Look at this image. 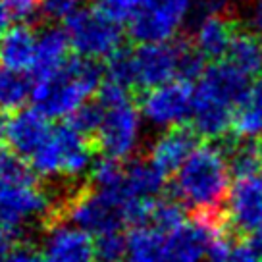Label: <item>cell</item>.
I'll use <instances>...</instances> for the list:
<instances>
[{"mask_svg":"<svg viewBox=\"0 0 262 262\" xmlns=\"http://www.w3.org/2000/svg\"><path fill=\"white\" fill-rule=\"evenodd\" d=\"M249 77L228 62L208 66L196 79L193 125L205 139H220L228 133L249 95Z\"/></svg>","mask_w":262,"mask_h":262,"instance_id":"cell-1","label":"cell"},{"mask_svg":"<svg viewBox=\"0 0 262 262\" xmlns=\"http://www.w3.org/2000/svg\"><path fill=\"white\" fill-rule=\"evenodd\" d=\"M231 168L226 150L214 145H201L189 156L173 178V193L185 206L199 214H216L228 201L231 189Z\"/></svg>","mask_w":262,"mask_h":262,"instance_id":"cell-2","label":"cell"},{"mask_svg":"<svg viewBox=\"0 0 262 262\" xmlns=\"http://www.w3.org/2000/svg\"><path fill=\"white\" fill-rule=\"evenodd\" d=\"M102 72L97 62L91 60H68L56 74L37 79L33 85L35 108L49 120L72 118L87 98L100 91Z\"/></svg>","mask_w":262,"mask_h":262,"instance_id":"cell-3","label":"cell"},{"mask_svg":"<svg viewBox=\"0 0 262 262\" xmlns=\"http://www.w3.org/2000/svg\"><path fill=\"white\" fill-rule=\"evenodd\" d=\"M205 58L183 42L143 45L131 52V79L141 89H155L173 79L189 81L205 74Z\"/></svg>","mask_w":262,"mask_h":262,"instance_id":"cell-4","label":"cell"},{"mask_svg":"<svg viewBox=\"0 0 262 262\" xmlns=\"http://www.w3.org/2000/svg\"><path fill=\"white\" fill-rule=\"evenodd\" d=\"M87 135L64 123L50 131L49 139L31 156L33 170L45 180H79L95 168Z\"/></svg>","mask_w":262,"mask_h":262,"instance_id":"cell-5","label":"cell"},{"mask_svg":"<svg viewBox=\"0 0 262 262\" xmlns=\"http://www.w3.org/2000/svg\"><path fill=\"white\" fill-rule=\"evenodd\" d=\"M70 47L83 60H110L122 50V29L98 8H81L66 21Z\"/></svg>","mask_w":262,"mask_h":262,"instance_id":"cell-6","label":"cell"},{"mask_svg":"<svg viewBox=\"0 0 262 262\" xmlns=\"http://www.w3.org/2000/svg\"><path fill=\"white\" fill-rule=\"evenodd\" d=\"M52 210V196L33 176L0 180V224L10 231H21L45 220Z\"/></svg>","mask_w":262,"mask_h":262,"instance_id":"cell-7","label":"cell"},{"mask_svg":"<svg viewBox=\"0 0 262 262\" xmlns=\"http://www.w3.org/2000/svg\"><path fill=\"white\" fill-rule=\"evenodd\" d=\"M145 133V120L137 106L129 100L122 104L104 108V116L97 131L98 147L104 158L127 160L139 150Z\"/></svg>","mask_w":262,"mask_h":262,"instance_id":"cell-8","label":"cell"},{"mask_svg":"<svg viewBox=\"0 0 262 262\" xmlns=\"http://www.w3.org/2000/svg\"><path fill=\"white\" fill-rule=\"evenodd\" d=\"M195 10V0H147L129 21L133 41L143 45L172 42Z\"/></svg>","mask_w":262,"mask_h":262,"instance_id":"cell-9","label":"cell"},{"mask_svg":"<svg viewBox=\"0 0 262 262\" xmlns=\"http://www.w3.org/2000/svg\"><path fill=\"white\" fill-rule=\"evenodd\" d=\"M195 87L189 81L173 79L143 93L139 110L145 123L160 131L181 127L193 116Z\"/></svg>","mask_w":262,"mask_h":262,"instance_id":"cell-10","label":"cell"},{"mask_svg":"<svg viewBox=\"0 0 262 262\" xmlns=\"http://www.w3.org/2000/svg\"><path fill=\"white\" fill-rule=\"evenodd\" d=\"M68 218L89 235L100 237L110 231H120L125 222V206L116 196L100 191H91L75 196L70 203Z\"/></svg>","mask_w":262,"mask_h":262,"instance_id":"cell-11","label":"cell"},{"mask_svg":"<svg viewBox=\"0 0 262 262\" xmlns=\"http://www.w3.org/2000/svg\"><path fill=\"white\" fill-rule=\"evenodd\" d=\"M220 220L214 214H201L195 222L164 235L160 262H206V251Z\"/></svg>","mask_w":262,"mask_h":262,"instance_id":"cell-12","label":"cell"},{"mask_svg":"<svg viewBox=\"0 0 262 262\" xmlns=\"http://www.w3.org/2000/svg\"><path fill=\"white\" fill-rule=\"evenodd\" d=\"M47 262H98L95 241L72 222H56L42 235Z\"/></svg>","mask_w":262,"mask_h":262,"instance_id":"cell-13","label":"cell"},{"mask_svg":"<svg viewBox=\"0 0 262 262\" xmlns=\"http://www.w3.org/2000/svg\"><path fill=\"white\" fill-rule=\"evenodd\" d=\"M229 226L241 233L262 231V180L256 176L237 178L229 189L228 201Z\"/></svg>","mask_w":262,"mask_h":262,"instance_id":"cell-14","label":"cell"},{"mask_svg":"<svg viewBox=\"0 0 262 262\" xmlns=\"http://www.w3.org/2000/svg\"><path fill=\"white\" fill-rule=\"evenodd\" d=\"M196 150L195 131L187 127L162 131L148 147V162L164 176L178 173L180 168Z\"/></svg>","mask_w":262,"mask_h":262,"instance_id":"cell-15","label":"cell"},{"mask_svg":"<svg viewBox=\"0 0 262 262\" xmlns=\"http://www.w3.org/2000/svg\"><path fill=\"white\" fill-rule=\"evenodd\" d=\"M50 131L52 127L49 123V118L41 114L37 108H27L17 112L10 120L8 141L17 155L31 158L42 147V143L49 139Z\"/></svg>","mask_w":262,"mask_h":262,"instance_id":"cell-16","label":"cell"},{"mask_svg":"<svg viewBox=\"0 0 262 262\" xmlns=\"http://www.w3.org/2000/svg\"><path fill=\"white\" fill-rule=\"evenodd\" d=\"M235 35L237 33L228 16L199 17L193 33V49L203 58L220 60L228 56Z\"/></svg>","mask_w":262,"mask_h":262,"instance_id":"cell-17","label":"cell"},{"mask_svg":"<svg viewBox=\"0 0 262 262\" xmlns=\"http://www.w3.org/2000/svg\"><path fill=\"white\" fill-rule=\"evenodd\" d=\"M37 33L29 25L16 24L0 41V68L25 74L35 66Z\"/></svg>","mask_w":262,"mask_h":262,"instance_id":"cell-18","label":"cell"},{"mask_svg":"<svg viewBox=\"0 0 262 262\" xmlns=\"http://www.w3.org/2000/svg\"><path fill=\"white\" fill-rule=\"evenodd\" d=\"M68 49L70 41L64 29L47 27L37 35V50H35V66L33 72L37 79L56 74L60 68L68 64Z\"/></svg>","mask_w":262,"mask_h":262,"instance_id":"cell-19","label":"cell"},{"mask_svg":"<svg viewBox=\"0 0 262 262\" xmlns=\"http://www.w3.org/2000/svg\"><path fill=\"white\" fill-rule=\"evenodd\" d=\"M164 176L148 162H131L123 173V199L125 206L137 201H156L164 187Z\"/></svg>","mask_w":262,"mask_h":262,"instance_id":"cell-20","label":"cell"},{"mask_svg":"<svg viewBox=\"0 0 262 262\" xmlns=\"http://www.w3.org/2000/svg\"><path fill=\"white\" fill-rule=\"evenodd\" d=\"M226 62L231 64L245 77H260L262 75V35L254 31L237 33L231 42Z\"/></svg>","mask_w":262,"mask_h":262,"instance_id":"cell-21","label":"cell"},{"mask_svg":"<svg viewBox=\"0 0 262 262\" xmlns=\"http://www.w3.org/2000/svg\"><path fill=\"white\" fill-rule=\"evenodd\" d=\"M233 129L239 139L256 141L262 137V75L249 87V95L235 116Z\"/></svg>","mask_w":262,"mask_h":262,"instance_id":"cell-22","label":"cell"},{"mask_svg":"<svg viewBox=\"0 0 262 262\" xmlns=\"http://www.w3.org/2000/svg\"><path fill=\"white\" fill-rule=\"evenodd\" d=\"M33 98V85L25 74L0 68V112H21Z\"/></svg>","mask_w":262,"mask_h":262,"instance_id":"cell-23","label":"cell"},{"mask_svg":"<svg viewBox=\"0 0 262 262\" xmlns=\"http://www.w3.org/2000/svg\"><path fill=\"white\" fill-rule=\"evenodd\" d=\"M164 235L148 226H137L127 235L125 262H160Z\"/></svg>","mask_w":262,"mask_h":262,"instance_id":"cell-24","label":"cell"},{"mask_svg":"<svg viewBox=\"0 0 262 262\" xmlns=\"http://www.w3.org/2000/svg\"><path fill=\"white\" fill-rule=\"evenodd\" d=\"M226 155H228L231 173H235L237 178H249L260 172L262 148L256 145V141L241 139L239 143L228 147Z\"/></svg>","mask_w":262,"mask_h":262,"instance_id":"cell-25","label":"cell"},{"mask_svg":"<svg viewBox=\"0 0 262 262\" xmlns=\"http://www.w3.org/2000/svg\"><path fill=\"white\" fill-rule=\"evenodd\" d=\"M123 173H125V168H122L120 162L110 160V158L98 160L95 164V168H93V172H91V178H93V183H95V191L116 196L125 206V199H123Z\"/></svg>","mask_w":262,"mask_h":262,"instance_id":"cell-26","label":"cell"},{"mask_svg":"<svg viewBox=\"0 0 262 262\" xmlns=\"http://www.w3.org/2000/svg\"><path fill=\"white\" fill-rule=\"evenodd\" d=\"M183 224H185V210L178 201H158L156 199L147 222L148 228L160 231L162 235H168L173 229L181 228Z\"/></svg>","mask_w":262,"mask_h":262,"instance_id":"cell-27","label":"cell"},{"mask_svg":"<svg viewBox=\"0 0 262 262\" xmlns=\"http://www.w3.org/2000/svg\"><path fill=\"white\" fill-rule=\"evenodd\" d=\"M125 251H127V237H123L122 231H110L95 241L98 262H122L125 260Z\"/></svg>","mask_w":262,"mask_h":262,"instance_id":"cell-28","label":"cell"},{"mask_svg":"<svg viewBox=\"0 0 262 262\" xmlns=\"http://www.w3.org/2000/svg\"><path fill=\"white\" fill-rule=\"evenodd\" d=\"M147 0H98V10L106 14L112 21L122 24V21H131L137 16V12L143 8Z\"/></svg>","mask_w":262,"mask_h":262,"instance_id":"cell-29","label":"cell"},{"mask_svg":"<svg viewBox=\"0 0 262 262\" xmlns=\"http://www.w3.org/2000/svg\"><path fill=\"white\" fill-rule=\"evenodd\" d=\"M102 116H104V108L100 102L97 104H85L70 118V123L74 125L75 129H79L81 133H91V131H98L100 122H102Z\"/></svg>","mask_w":262,"mask_h":262,"instance_id":"cell-30","label":"cell"},{"mask_svg":"<svg viewBox=\"0 0 262 262\" xmlns=\"http://www.w3.org/2000/svg\"><path fill=\"white\" fill-rule=\"evenodd\" d=\"M83 0H42V14L52 21H68L81 10Z\"/></svg>","mask_w":262,"mask_h":262,"instance_id":"cell-31","label":"cell"},{"mask_svg":"<svg viewBox=\"0 0 262 262\" xmlns=\"http://www.w3.org/2000/svg\"><path fill=\"white\" fill-rule=\"evenodd\" d=\"M233 249L231 237L224 231L222 224L214 229L210 243H208V251H206V262H228L229 253Z\"/></svg>","mask_w":262,"mask_h":262,"instance_id":"cell-32","label":"cell"},{"mask_svg":"<svg viewBox=\"0 0 262 262\" xmlns=\"http://www.w3.org/2000/svg\"><path fill=\"white\" fill-rule=\"evenodd\" d=\"M29 176L27 166L16 150L0 147V180H12V178H24Z\"/></svg>","mask_w":262,"mask_h":262,"instance_id":"cell-33","label":"cell"},{"mask_svg":"<svg viewBox=\"0 0 262 262\" xmlns=\"http://www.w3.org/2000/svg\"><path fill=\"white\" fill-rule=\"evenodd\" d=\"M2 4L16 17H27L42 6V0H2Z\"/></svg>","mask_w":262,"mask_h":262,"instance_id":"cell-34","label":"cell"},{"mask_svg":"<svg viewBox=\"0 0 262 262\" xmlns=\"http://www.w3.org/2000/svg\"><path fill=\"white\" fill-rule=\"evenodd\" d=\"M228 262H262V258L256 253V249L251 245V241H241L233 245Z\"/></svg>","mask_w":262,"mask_h":262,"instance_id":"cell-35","label":"cell"},{"mask_svg":"<svg viewBox=\"0 0 262 262\" xmlns=\"http://www.w3.org/2000/svg\"><path fill=\"white\" fill-rule=\"evenodd\" d=\"M6 262H47V258H45L42 251H37L35 247L21 245L16 247L14 251H10Z\"/></svg>","mask_w":262,"mask_h":262,"instance_id":"cell-36","label":"cell"},{"mask_svg":"<svg viewBox=\"0 0 262 262\" xmlns=\"http://www.w3.org/2000/svg\"><path fill=\"white\" fill-rule=\"evenodd\" d=\"M228 6V0H195V10L199 12V17L226 16Z\"/></svg>","mask_w":262,"mask_h":262,"instance_id":"cell-37","label":"cell"},{"mask_svg":"<svg viewBox=\"0 0 262 262\" xmlns=\"http://www.w3.org/2000/svg\"><path fill=\"white\" fill-rule=\"evenodd\" d=\"M249 19H251V25H253L254 33L262 35V0H256L251 8V14H249Z\"/></svg>","mask_w":262,"mask_h":262,"instance_id":"cell-38","label":"cell"},{"mask_svg":"<svg viewBox=\"0 0 262 262\" xmlns=\"http://www.w3.org/2000/svg\"><path fill=\"white\" fill-rule=\"evenodd\" d=\"M10 19H12V14H10V10L2 4V0H0V41L4 39V35L8 33V29L12 27L10 25Z\"/></svg>","mask_w":262,"mask_h":262,"instance_id":"cell-39","label":"cell"},{"mask_svg":"<svg viewBox=\"0 0 262 262\" xmlns=\"http://www.w3.org/2000/svg\"><path fill=\"white\" fill-rule=\"evenodd\" d=\"M10 241H12V231H10V229H6L2 224H0V256L8 253Z\"/></svg>","mask_w":262,"mask_h":262,"instance_id":"cell-40","label":"cell"},{"mask_svg":"<svg viewBox=\"0 0 262 262\" xmlns=\"http://www.w3.org/2000/svg\"><path fill=\"white\" fill-rule=\"evenodd\" d=\"M8 127H10V120H6V116L0 112V143L4 139H8Z\"/></svg>","mask_w":262,"mask_h":262,"instance_id":"cell-41","label":"cell"},{"mask_svg":"<svg viewBox=\"0 0 262 262\" xmlns=\"http://www.w3.org/2000/svg\"><path fill=\"white\" fill-rule=\"evenodd\" d=\"M251 245L256 249V253L260 254V258H262V231H258V233H254V235H251Z\"/></svg>","mask_w":262,"mask_h":262,"instance_id":"cell-42","label":"cell"},{"mask_svg":"<svg viewBox=\"0 0 262 262\" xmlns=\"http://www.w3.org/2000/svg\"><path fill=\"white\" fill-rule=\"evenodd\" d=\"M260 180H262V164H260Z\"/></svg>","mask_w":262,"mask_h":262,"instance_id":"cell-43","label":"cell"}]
</instances>
